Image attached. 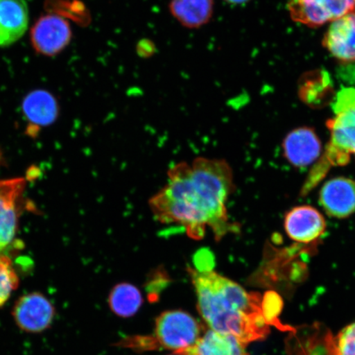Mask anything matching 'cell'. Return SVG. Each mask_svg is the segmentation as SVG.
Segmentation results:
<instances>
[{
    "label": "cell",
    "instance_id": "obj_2",
    "mask_svg": "<svg viewBox=\"0 0 355 355\" xmlns=\"http://www.w3.org/2000/svg\"><path fill=\"white\" fill-rule=\"evenodd\" d=\"M198 300V309L210 329L233 335L245 345L263 339L269 333L266 314L274 296L248 292L232 279L199 261L187 269Z\"/></svg>",
    "mask_w": 355,
    "mask_h": 355
},
{
    "label": "cell",
    "instance_id": "obj_6",
    "mask_svg": "<svg viewBox=\"0 0 355 355\" xmlns=\"http://www.w3.org/2000/svg\"><path fill=\"white\" fill-rule=\"evenodd\" d=\"M24 178L0 180V256L6 255L16 236L19 202L24 192Z\"/></svg>",
    "mask_w": 355,
    "mask_h": 355
},
{
    "label": "cell",
    "instance_id": "obj_7",
    "mask_svg": "<svg viewBox=\"0 0 355 355\" xmlns=\"http://www.w3.org/2000/svg\"><path fill=\"white\" fill-rule=\"evenodd\" d=\"M12 317L21 330L40 333L48 329L54 320V306L41 293L21 296L12 309Z\"/></svg>",
    "mask_w": 355,
    "mask_h": 355
},
{
    "label": "cell",
    "instance_id": "obj_13",
    "mask_svg": "<svg viewBox=\"0 0 355 355\" xmlns=\"http://www.w3.org/2000/svg\"><path fill=\"white\" fill-rule=\"evenodd\" d=\"M323 44L336 59L355 61V11L332 21Z\"/></svg>",
    "mask_w": 355,
    "mask_h": 355
},
{
    "label": "cell",
    "instance_id": "obj_15",
    "mask_svg": "<svg viewBox=\"0 0 355 355\" xmlns=\"http://www.w3.org/2000/svg\"><path fill=\"white\" fill-rule=\"evenodd\" d=\"M247 345L233 335L209 329L190 348L178 355H248Z\"/></svg>",
    "mask_w": 355,
    "mask_h": 355
},
{
    "label": "cell",
    "instance_id": "obj_9",
    "mask_svg": "<svg viewBox=\"0 0 355 355\" xmlns=\"http://www.w3.org/2000/svg\"><path fill=\"white\" fill-rule=\"evenodd\" d=\"M288 238L297 243H309L322 236L327 229L322 213L311 206H299L288 211L284 219Z\"/></svg>",
    "mask_w": 355,
    "mask_h": 355
},
{
    "label": "cell",
    "instance_id": "obj_10",
    "mask_svg": "<svg viewBox=\"0 0 355 355\" xmlns=\"http://www.w3.org/2000/svg\"><path fill=\"white\" fill-rule=\"evenodd\" d=\"M319 202L333 218H347L355 212V181L346 177L327 181L319 193Z\"/></svg>",
    "mask_w": 355,
    "mask_h": 355
},
{
    "label": "cell",
    "instance_id": "obj_1",
    "mask_svg": "<svg viewBox=\"0 0 355 355\" xmlns=\"http://www.w3.org/2000/svg\"><path fill=\"white\" fill-rule=\"evenodd\" d=\"M234 189L233 171L225 159L198 157L171 167L166 185L150 198L149 206L159 223L183 226L195 241L210 228L220 241L238 230L226 207Z\"/></svg>",
    "mask_w": 355,
    "mask_h": 355
},
{
    "label": "cell",
    "instance_id": "obj_16",
    "mask_svg": "<svg viewBox=\"0 0 355 355\" xmlns=\"http://www.w3.org/2000/svg\"><path fill=\"white\" fill-rule=\"evenodd\" d=\"M329 74L317 70L305 74L301 80L300 95L304 103L311 107H322L330 103L334 97Z\"/></svg>",
    "mask_w": 355,
    "mask_h": 355
},
{
    "label": "cell",
    "instance_id": "obj_14",
    "mask_svg": "<svg viewBox=\"0 0 355 355\" xmlns=\"http://www.w3.org/2000/svg\"><path fill=\"white\" fill-rule=\"evenodd\" d=\"M168 11L183 28L198 30L211 21L215 0H171Z\"/></svg>",
    "mask_w": 355,
    "mask_h": 355
},
{
    "label": "cell",
    "instance_id": "obj_23",
    "mask_svg": "<svg viewBox=\"0 0 355 355\" xmlns=\"http://www.w3.org/2000/svg\"><path fill=\"white\" fill-rule=\"evenodd\" d=\"M2 161H3V155H2L1 150H0V165H1Z\"/></svg>",
    "mask_w": 355,
    "mask_h": 355
},
{
    "label": "cell",
    "instance_id": "obj_21",
    "mask_svg": "<svg viewBox=\"0 0 355 355\" xmlns=\"http://www.w3.org/2000/svg\"><path fill=\"white\" fill-rule=\"evenodd\" d=\"M136 52L137 55L144 59L153 57L157 52V46L150 39H141L137 42L136 46Z\"/></svg>",
    "mask_w": 355,
    "mask_h": 355
},
{
    "label": "cell",
    "instance_id": "obj_19",
    "mask_svg": "<svg viewBox=\"0 0 355 355\" xmlns=\"http://www.w3.org/2000/svg\"><path fill=\"white\" fill-rule=\"evenodd\" d=\"M19 286V278L7 255L0 256V308L10 300Z\"/></svg>",
    "mask_w": 355,
    "mask_h": 355
},
{
    "label": "cell",
    "instance_id": "obj_5",
    "mask_svg": "<svg viewBox=\"0 0 355 355\" xmlns=\"http://www.w3.org/2000/svg\"><path fill=\"white\" fill-rule=\"evenodd\" d=\"M288 10L295 21L319 26L355 11V0H291Z\"/></svg>",
    "mask_w": 355,
    "mask_h": 355
},
{
    "label": "cell",
    "instance_id": "obj_3",
    "mask_svg": "<svg viewBox=\"0 0 355 355\" xmlns=\"http://www.w3.org/2000/svg\"><path fill=\"white\" fill-rule=\"evenodd\" d=\"M335 115L327 122L331 139L325 152L311 168L301 196L321 183L332 168L345 166L355 157V90L343 89L336 96Z\"/></svg>",
    "mask_w": 355,
    "mask_h": 355
},
{
    "label": "cell",
    "instance_id": "obj_18",
    "mask_svg": "<svg viewBox=\"0 0 355 355\" xmlns=\"http://www.w3.org/2000/svg\"><path fill=\"white\" fill-rule=\"evenodd\" d=\"M144 304L143 295L139 288L130 283L115 286L109 296L110 309L117 316L130 318L139 312Z\"/></svg>",
    "mask_w": 355,
    "mask_h": 355
},
{
    "label": "cell",
    "instance_id": "obj_17",
    "mask_svg": "<svg viewBox=\"0 0 355 355\" xmlns=\"http://www.w3.org/2000/svg\"><path fill=\"white\" fill-rule=\"evenodd\" d=\"M22 110L26 119L37 126L51 125L59 113L58 104L51 93L46 91H35L26 96Z\"/></svg>",
    "mask_w": 355,
    "mask_h": 355
},
{
    "label": "cell",
    "instance_id": "obj_11",
    "mask_svg": "<svg viewBox=\"0 0 355 355\" xmlns=\"http://www.w3.org/2000/svg\"><path fill=\"white\" fill-rule=\"evenodd\" d=\"M284 157L295 167H306L317 162L322 155V143L312 128L303 127L288 133L284 139Z\"/></svg>",
    "mask_w": 355,
    "mask_h": 355
},
{
    "label": "cell",
    "instance_id": "obj_22",
    "mask_svg": "<svg viewBox=\"0 0 355 355\" xmlns=\"http://www.w3.org/2000/svg\"><path fill=\"white\" fill-rule=\"evenodd\" d=\"M226 3H228L229 6H243V4H245L250 0H223Z\"/></svg>",
    "mask_w": 355,
    "mask_h": 355
},
{
    "label": "cell",
    "instance_id": "obj_8",
    "mask_svg": "<svg viewBox=\"0 0 355 355\" xmlns=\"http://www.w3.org/2000/svg\"><path fill=\"white\" fill-rule=\"evenodd\" d=\"M72 31L68 21L56 15L43 16L33 26L32 42L40 54L52 56L68 46Z\"/></svg>",
    "mask_w": 355,
    "mask_h": 355
},
{
    "label": "cell",
    "instance_id": "obj_12",
    "mask_svg": "<svg viewBox=\"0 0 355 355\" xmlns=\"http://www.w3.org/2000/svg\"><path fill=\"white\" fill-rule=\"evenodd\" d=\"M29 10L26 0H0V47L20 40L28 30Z\"/></svg>",
    "mask_w": 355,
    "mask_h": 355
},
{
    "label": "cell",
    "instance_id": "obj_4",
    "mask_svg": "<svg viewBox=\"0 0 355 355\" xmlns=\"http://www.w3.org/2000/svg\"><path fill=\"white\" fill-rule=\"evenodd\" d=\"M202 336V327L196 318L182 310H168L157 318L155 340L175 354L187 349Z\"/></svg>",
    "mask_w": 355,
    "mask_h": 355
},
{
    "label": "cell",
    "instance_id": "obj_20",
    "mask_svg": "<svg viewBox=\"0 0 355 355\" xmlns=\"http://www.w3.org/2000/svg\"><path fill=\"white\" fill-rule=\"evenodd\" d=\"M338 355H355V322L341 330L336 338Z\"/></svg>",
    "mask_w": 355,
    "mask_h": 355
}]
</instances>
